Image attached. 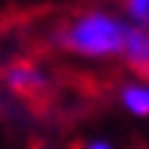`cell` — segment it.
I'll use <instances>...</instances> for the list:
<instances>
[{
  "instance_id": "6da1fadb",
  "label": "cell",
  "mask_w": 149,
  "mask_h": 149,
  "mask_svg": "<svg viewBox=\"0 0 149 149\" xmlns=\"http://www.w3.org/2000/svg\"><path fill=\"white\" fill-rule=\"evenodd\" d=\"M128 18L104 6H90L72 15L54 33V45L60 51L81 60H113L122 54V42L128 33Z\"/></svg>"
},
{
  "instance_id": "277c9868",
  "label": "cell",
  "mask_w": 149,
  "mask_h": 149,
  "mask_svg": "<svg viewBox=\"0 0 149 149\" xmlns=\"http://www.w3.org/2000/svg\"><path fill=\"white\" fill-rule=\"evenodd\" d=\"M119 57L134 74H149V27L146 24H128Z\"/></svg>"
},
{
  "instance_id": "ba28073f",
  "label": "cell",
  "mask_w": 149,
  "mask_h": 149,
  "mask_svg": "<svg viewBox=\"0 0 149 149\" xmlns=\"http://www.w3.org/2000/svg\"><path fill=\"white\" fill-rule=\"evenodd\" d=\"M143 149H149V146H143Z\"/></svg>"
},
{
  "instance_id": "5b68a950",
  "label": "cell",
  "mask_w": 149,
  "mask_h": 149,
  "mask_svg": "<svg viewBox=\"0 0 149 149\" xmlns=\"http://www.w3.org/2000/svg\"><path fill=\"white\" fill-rule=\"evenodd\" d=\"M122 15L131 24H146L149 27V0H122Z\"/></svg>"
},
{
  "instance_id": "7a4b0ae2",
  "label": "cell",
  "mask_w": 149,
  "mask_h": 149,
  "mask_svg": "<svg viewBox=\"0 0 149 149\" xmlns=\"http://www.w3.org/2000/svg\"><path fill=\"white\" fill-rule=\"evenodd\" d=\"M3 84L12 95H24V98H36L51 86V74L42 66L30 63V60H15L3 69Z\"/></svg>"
},
{
  "instance_id": "52a82bcc",
  "label": "cell",
  "mask_w": 149,
  "mask_h": 149,
  "mask_svg": "<svg viewBox=\"0 0 149 149\" xmlns=\"http://www.w3.org/2000/svg\"><path fill=\"white\" fill-rule=\"evenodd\" d=\"M33 149H69V146L57 143V140H39V143H33Z\"/></svg>"
},
{
  "instance_id": "3957f363",
  "label": "cell",
  "mask_w": 149,
  "mask_h": 149,
  "mask_svg": "<svg viewBox=\"0 0 149 149\" xmlns=\"http://www.w3.org/2000/svg\"><path fill=\"white\" fill-rule=\"evenodd\" d=\"M116 104L131 119H149V74H131L116 86Z\"/></svg>"
},
{
  "instance_id": "8992f818",
  "label": "cell",
  "mask_w": 149,
  "mask_h": 149,
  "mask_svg": "<svg viewBox=\"0 0 149 149\" xmlns=\"http://www.w3.org/2000/svg\"><path fill=\"white\" fill-rule=\"evenodd\" d=\"M74 149H116V146H113V140H107V137H86Z\"/></svg>"
}]
</instances>
